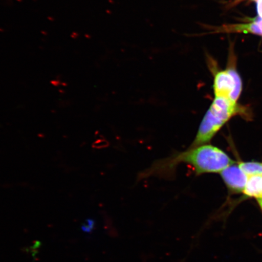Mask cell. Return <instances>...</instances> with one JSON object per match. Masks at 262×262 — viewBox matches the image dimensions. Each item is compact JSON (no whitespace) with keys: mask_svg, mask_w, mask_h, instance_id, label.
I'll return each instance as SVG.
<instances>
[{"mask_svg":"<svg viewBox=\"0 0 262 262\" xmlns=\"http://www.w3.org/2000/svg\"><path fill=\"white\" fill-rule=\"evenodd\" d=\"M182 163L191 166L196 176H201L208 173H221L235 162L224 150L206 144L189 147L185 151L156 162L143 176L146 178L155 174L165 175Z\"/></svg>","mask_w":262,"mask_h":262,"instance_id":"obj_1","label":"cell"},{"mask_svg":"<svg viewBox=\"0 0 262 262\" xmlns=\"http://www.w3.org/2000/svg\"><path fill=\"white\" fill-rule=\"evenodd\" d=\"M244 113V108L235 101L225 97H215L203 118L195 139L189 147L209 144L232 117Z\"/></svg>","mask_w":262,"mask_h":262,"instance_id":"obj_2","label":"cell"},{"mask_svg":"<svg viewBox=\"0 0 262 262\" xmlns=\"http://www.w3.org/2000/svg\"><path fill=\"white\" fill-rule=\"evenodd\" d=\"M206 61L214 77L215 97L227 98L237 102L242 91V81L236 70V57L233 49H229L228 64L225 70H220L217 62L207 53Z\"/></svg>","mask_w":262,"mask_h":262,"instance_id":"obj_3","label":"cell"},{"mask_svg":"<svg viewBox=\"0 0 262 262\" xmlns=\"http://www.w3.org/2000/svg\"><path fill=\"white\" fill-rule=\"evenodd\" d=\"M220 173L229 192L232 194L244 192L248 176L240 168L238 163L232 164Z\"/></svg>","mask_w":262,"mask_h":262,"instance_id":"obj_4","label":"cell"},{"mask_svg":"<svg viewBox=\"0 0 262 262\" xmlns=\"http://www.w3.org/2000/svg\"><path fill=\"white\" fill-rule=\"evenodd\" d=\"M257 3V11L259 16L250 24L231 25V32H244L262 35V0H255Z\"/></svg>","mask_w":262,"mask_h":262,"instance_id":"obj_5","label":"cell"},{"mask_svg":"<svg viewBox=\"0 0 262 262\" xmlns=\"http://www.w3.org/2000/svg\"><path fill=\"white\" fill-rule=\"evenodd\" d=\"M243 193L247 198H262V176H248Z\"/></svg>","mask_w":262,"mask_h":262,"instance_id":"obj_6","label":"cell"},{"mask_svg":"<svg viewBox=\"0 0 262 262\" xmlns=\"http://www.w3.org/2000/svg\"><path fill=\"white\" fill-rule=\"evenodd\" d=\"M240 168L248 176H262V163L258 162H248L238 163Z\"/></svg>","mask_w":262,"mask_h":262,"instance_id":"obj_7","label":"cell"},{"mask_svg":"<svg viewBox=\"0 0 262 262\" xmlns=\"http://www.w3.org/2000/svg\"><path fill=\"white\" fill-rule=\"evenodd\" d=\"M94 221L91 219H88V220L84 223L82 225L81 229L84 232H90L93 230L94 227Z\"/></svg>","mask_w":262,"mask_h":262,"instance_id":"obj_8","label":"cell"},{"mask_svg":"<svg viewBox=\"0 0 262 262\" xmlns=\"http://www.w3.org/2000/svg\"><path fill=\"white\" fill-rule=\"evenodd\" d=\"M258 205H259L260 208L262 210V198L257 199Z\"/></svg>","mask_w":262,"mask_h":262,"instance_id":"obj_9","label":"cell"}]
</instances>
